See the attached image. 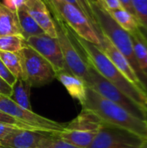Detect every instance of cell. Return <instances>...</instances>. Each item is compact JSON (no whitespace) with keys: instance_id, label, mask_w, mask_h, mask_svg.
I'll return each instance as SVG.
<instances>
[{"instance_id":"cell-1","label":"cell","mask_w":147,"mask_h":148,"mask_svg":"<svg viewBox=\"0 0 147 148\" xmlns=\"http://www.w3.org/2000/svg\"><path fill=\"white\" fill-rule=\"evenodd\" d=\"M71 36L85 55V59L101 75L147 109V94L134 86L95 44L86 41L74 32Z\"/></svg>"},{"instance_id":"cell-2","label":"cell","mask_w":147,"mask_h":148,"mask_svg":"<svg viewBox=\"0 0 147 148\" xmlns=\"http://www.w3.org/2000/svg\"><path fill=\"white\" fill-rule=\"evenodd\" d=\"M82 108L93 112L104 123L126 129L147 140V121L134 116L122 107L103 98L88 87Z\"/></svg>"},{"instance_id":"cell-3","label":"cell","mask_w":147,"mask_h":148,"mask_svg":"<svg viewBox=\"0 0 147 148\" xmlns=\"http://www.w3.org/2000/svg\"><path fill=\"white\" fill-rule=\"evenodd\" d=\"M92 10L101 33L127 59L138 75L147 85V82L139 71L129 33L122 29L96 0H93L92 2Z\"/></svg>"},{"instance_id":"cell-4","label":"cell","mask_w":147,"mask_h":148,"mask_svg":"<svg viewBox=\"0 0 147 148\" xmlns=\"http://www.w3.org/2000/svg\"><path fill=\"white\" fill-rule=\"evenodd\" d=\"M45 3L49 10L58 14L72 32L86 41L100 45L102 35L80 8L65 0H45Z\"/></svg>"},{"instance_id":"cell-5","label":"cell","mask_w":147,"mask_h":148,"mask_svg":"<svg viewBox=\"0 0 147 148\" xmlns=\"http://www.w3.org/2000/svg\"><path fill=\"white\" fill-rule=\"evenodd\" d=\"M49 10L55 22L56 38L62 52L66 68L68 72L83 80L87 85L89 82V64L86 59L81 56L74 44L70 36L69 28L55 11Z\"/></svg>"},{"instance_id":"cell-6","label":"cell","mask_w":147,"mask_h":148,"mask_svg":"<svg viewBox=\"0 0 147 148\" xmlns=\"http://www.w3.org/2000/svg\"><path fill=\"white\" fill-rule=\"evenodd\" d=\"M89 64V63H88ZM87 87L94 90L103 98L122 107L134 116L147 121V109L136 102L116 86L101 75L89 64V82Z\"/></svg>"},{"instance_id":"cell-7","label":"cell","mask_w":147,"mask_h":148,"mask_svg":"<svg viewBox=\"0 0 147 148\" xmlns=\"http://www.w3.org/2000/svg\"><path fill=\"white\" fill-rule=\"evenodd\" d=\"M24 80L31 87H42L49 84L56 78V72L53 66L35 49L23 43L19 51Z\"/></svg>"},{"instance_id":"cell-8","label":"cell","mask_w":147,"mask_h":148,"mask_svg":"<svg viewBox=\"0 0 147 148\" xmlns=\"http://www.w3.org/2000/svg\"><path fill=\"white\" fill-rule=\"evenodd\" d=\"M146 143V139L126 129L103 123L88 148H139Z\"/></svg>"},{"instance_id":"cell-9","label":"cell","mask_w":147,"mask_h":148,"mask_svg":"<svg viewBox=\"0 0 147 148\" xmlns=\"http://www.w3.org/2000/svg\"><path fill=\"white\" fill-rule=\"evenodd\" d=\"M0 110L5 114L16 118L40 131L59 134L65 128V124L58 123L55 121L39 115L33 111L27 110L17 105L10 97L0 94Z\"/></svg>"},{"instance_id":"cell-10","label":"cell","mask_w":147,"mask_h":148,"mask_svg":"<svg viewBox=\"0 0 147 148\" xmlns=\"http://www.w3.org/2000/svg\"><path fill=\"white\" fill-rule=\"evenodd\" d=\"M23 43L35 49L53 66L55 72L68 71L62 52L56 37H51L46 34L35 36L24 40Z\"/></svg>"},{"instance_id":"cell-11","label":"cell","mask_w":147,"mask_h":148,"mask_svg":"<svg viewBox=\"0 0 147 148\" xmlns=\"http://www.w3.org/2000/svg\"><path fill=\"white\" fill-rule=\"evenodd\" d=\"M57 134L20 129L0 140L3 148H44Z\"/></svg>"},{"instance_id":"cell-12","label":"cell","mask_w":147,"mask_h":148,"mask_svg":"<svg viewBox=\"0 0 147 148\" xmlns=\"http://www.w3.org/2000/svg\"><path fill=\"white\" fill-rule=\"evenodd\" d=\"M115 65V67L139 89L147 94V85L135 72L127 59L112 44V42L102 35L101 42L98 46Z\"/></svg>"},{"instance_id":"cell-13","label":"cell","mask_w":147,"mask_h":148,"mask_svg":"<svg viewBox=\"0 0 147 148\" xmlns=\"http://www.w3.org/2000/svg\"><path fill=\"white\" fill-rule=\"evenodd\" d=\"M24 7L46 35L56 37V29L53 16L43 0H26Z\"/></svg>"},{"instance_id":"cell-14","label":"cell","mask_w":147,"mask_h":148,"mask_svg":"<svg viewBox=\"0 0 147 148\" xmlns=\"http://www.w3.org/2000/svg\"><path fill=\"white\" fill-rule=\"evenodd\" d=\"M56 79L64 86L68 94L77 100L82 106L86 100L87 85L83 80L74 75L68 71H61L56 73Z\"/></svg>"},{"instance_id":"cell-15","label":"cell","mask_w":147,"mask_h":148,"mask_svg":"<svg viewBox=\"0 0 147 148\" xmlns=\"http://www.w3.org/2000/svg\"><path fill=\"white\" fill-rule=\"evenodd\" d=\"M129 35L139 71L147 82V36L140 28L130 32Z\"/></svg>"},{"instance_id":"cell-16","label":"cell","mask_w":147,"mask_h":148,"mask_svg":"<svg viewBox=\"0 0 147 148\" xmlns=\"http://www.w3.org/2000/svg\"><path fill=\"white\" fill-rule=\"evenodd\" d=\"M104 122L93 112L87 108H82L79 115L71 122L66 125L67 129L81 131H99Z\"/></svg>"},{"instance_id":"cell-17","label":"cell","mask_w":147,"mask_h":148,"mask_svg":"<svg viewBox=\"0 0 147 148\" xmlns=\"http://www.w3.org/2000/svg\"><path fill=\"white\" fill-rule=\"evenodd\" d=\"M22 36L16 13L0 2V36Z\"/></svg>"},{"instance_id":"cell-18","label":"cell","mask_w":147,"mask_h":148,"mask_svg":"<svg viewBox=\"0 0 147 148\" xmlns=\"http://www.w3.org/2000/svg\"><path fill=\"white\" fill-rule=\"evenodd\" d=\"M98 131H81V130H70L66 127L58 134L59 138L64 141L72 144L80 148H88L94 139L95 138Z\"/></svg>"},{"instance_id":"cell-19","label":"cell","mask_w":147,"mask_h":148,"mask_svg":"<svg viewBox=\"0 0 147 148\" xmlns=\"http://www.w3.org/2000/svg\"><path fill=\"white\" fill-rule=\"evenodd\" d=\"M16 13L18 18L22 36L24 40L31 36L45 34L44 31L37 24V23L34 20V18L28 12L25 7H22L21 9L17 10Z\"/></svg>"},{"instance_id":"cell-20","label":"cell","mask_w":147,"mask_h":148,"mask_svg":"<svg viewBox=\"0 0 147 148\" xmlns=\"http://www.w3.org/2000/svg\"><path fill=\"white\" fill-rule=\"evenodd\" d=\"M30 88L31 86L27 81L18 78L12 86V93L10 98L23 108L32 111L29 100Z\"/></svg>"},{"instance_id":"cell-21","label":"cell","mask_w":147,"mask_h":148,"mask_svg":"<svg viewBox=\"0 0 147 148\" xmlns=\"http://www.w3.org/2000/svg\"><path fill=\"white\" fill-rule=\"evenodd\" d=\"M107 12L113 18V20L128 33L140 28L137 18L123 8L109 10Z\"/></svg>"},{"instance_id":"cell-22","label":"cell","mask_w":147,"mask_h":148,"mask_svg":"<svg viewBox=\"0 0 147 148\" xmlns=\"http://www.w3.org/2000/svg\"><path fill=\"white\" fill-rule=\"evenodd\" d=\"M0 58L7 67V69L10 71V73L16 78L23 79V69L22 58L19 52H8V51H0Z\"/></svg>"},{"instance_id":"cell-23","label":"cell","mask_w":147,"mask_h":148,"mask_svg":"<svg viewBox=\"0 0 147 148\" xmlns=\"http://www.w3.org/2000/svg\"><path fill=\"white\" fill-rule=\"evenodd\" d=\"M24 39L22 36L12 35L0 36V51L19 52L23 47Z\"/></svg>"},{"instance_id":"cell-24","label":"cell","mask_w":147,"mask_h":148,"mask_svg":"<svg viewBox=\"0 0 147 148\" xmlns=\"http://www.w3.org/2000/svg\"><path fill=\"white\" fill-rule=\"evenodd\" d=\"M132 3L139 27L147 36V0H132Z\"/></svg>"},{"instance_id":"cell-25","label":"cell","mask_w":147,"mask_h":148,"mask_svg":"<svg viewBox=\"0 0 147 148\" xmlns=\"http://www.w3.org/2000/svg\"><path fill=\"white\" fill-rule=\"evenodd\" d=\"M0 124L5 125V126H11L19 129H24V130H33V131H40L37 128L16 119L14 118L7 114H5L4 112L0 110ZM43 132V131H42Z\"/></svg>"},{"instance_id":"cell-26","label":"cell","mask_w":147,"mask_h":148,"mask_svg":"<svg viewBox=\"0 0 147 148\" xmlns=\"http://www.w3.org/2000/svg\"><path fill=\"white\" fill-rule=\"evenodd\" d=\"M76 2L78 3V5H79L80 9L90 19V21L94 25V27L97 29L99 33L101 35H102L101 33V30H100V29H99V27L97 25V23H96V21L94 19V14H93V10H92V2H93V0H76Z\"/></svg>"},{"instance_id":"cell-27","label":"cell","mask_w":147,"mask_h":148,"mask_svg":"<svg viewBox=\"0 0 147 148\" xmlns=\"http://www.w3.org/2000/svg\"><path fill=\"white\" fill-rule=\"evenodd\" d=\"M0 77L4 80L10 86H13L15 82L16 81V78L10 73V71L7 69V67L4 65L3 61L0 58Z\"/></svg>"},{"instance_id":"cell-28","label":"cell","mask_w":147,"mask_h":148,"mask_svg":"<svg viewBox=\"0 0 147 148\" xmlns=\"http://www.w3.org/2000/svg\"><path fill=\"white\" fill-rule=\"evenodd\" d=\"M44 148H80L78 147H75L72 144H69L61 138H59L58 134L55 136V138L45 147Z\"/></svg>"},{"instance_id":"cell-29","label":"cell","mask_w":147,"mask_h":148,"mask_svg":"<svg viewBox=\"0 0 147 148\" xmlns=\"http://www.w3.org/2000/svg\"><path fill=\"white\" fill-rule=\"evenodd\" d=\"M26 0H3V3L12 11H16L22 7L25 6Z\"/></svg>"},{"instance_id":"cell-30","label":"cell","mask_w":147,"mask_h":148,"mask_svg":"<svg viewBox=\"0 0 147 148\" xmlns=\"http://www.w3.org/2000/svg\"><path fill=\"white\" fill-rule=\"evenodd\" d=\"M98 3L107 11L122 8L119 0H101Z\"/></svg>"},{"instance_id":"cell-31","label":"cell","mask_w":147,"mask_h":148,"mask_svg":"<svg viewBox=\"0 0 147 148\" xmlns=\"http://www.w3.org/2000/svg\"><path fill=\"white\" fill-rule=\"evenodd\" d=\"M20 130L19 128L11 127V126H5L3 124H0V140H4L5 138L9 137L12 134L16 133V131Z\"/></svg>"},{"instance_id":"cell-32","label":"cell","mask_w":147,"mask_h":148,"mask_svg":"<svg viewBox=\"0 0 147 148\" xmlns=\"http://www.w3.org/2000/svg\"><path fill=\"white\" fill-rule=\"evenodd\" d=\"M12 93V87L10 86L4 80L0 77V94L10 97Z\"/></svg>"},{"instance_id":"cell-33","label":"cell","mask_w":147,"mask_h":148,"mask_svg":"<svg viewBox=\"0 0 147 148\" xmlns=\"http://www.w3.org/2000/svg\"><path fill=\"white\" fill-rule=\"evenodd\" d=\"M119 1H120V3L121 4V7L123 9H125L126 10H127L128 12H130L131 14H133L135 16V13H134V10H133L132 0H119Z\"/></svg>"},{"instance_id":"cell-34","label":"cell","mask_w":147,"mask_h":148,"mask_svg":"<svg viewBox=\"0 0 147 148\" xmlns=\"http://www.w3.org/2000/svg\"><path fill=\"white\" fill-rule=\"evenodd\" d=\"M65 1H67V2H68V3H72V4L75 5L76 7L80 8V7H79V5H78V3L76 2V0H65Z\"/></svg>"},{"instance_id":"cell-35","label":"cell","mask_w":147,"mask_h":148,"mask_svg":"<svg viewBox=\"0 0 147 148\" xmlns=\"http://www.w3.org/2000/svg\"><path fill=\"white\" fill-rule=\"evenodd\" d=\"M139 148H147V143H146L144 146H142L141 147H139Z\"/></svg>"},{"instance_id":"cell-36","label":"cell","mask_w":147,"mask_h":148,"mask_svg":"<svg viewBox=\"0 0 147 148\" xmlns=\"http://www.w3.org/2000/svg\"><path fill=\"white\" fill-rule=\"evenodd\" d=\"M96 1H97V2H100V1H101V0H96Z\"/></svg>"},{"instance_id":"cell-37","label":"cell","mask_w":147,"mask_h":148,"mask_svg":"<svg viewBox=\"0 0 147 148\" xmlns=\"http://www.w3.org/2000/svg\"><path fill=\"white\" fill-rule=\"evenodd\" d=\"M0 148H3V147H1V146H0Z\"/></svg>"},{"instance_id":"cell-38","label":"cell","mask_w":147,"mask_h":148,"mask_svg":"<svg viewBox=\"0 0 147 148\" xmlns=\"http://www.w3.org/2000/svg\"><path fill=\"white\" fill-rule=\"evenodd\" d=\"M43 1H44V2H45V0H43Z\"/></svg>"}]
</instances>
